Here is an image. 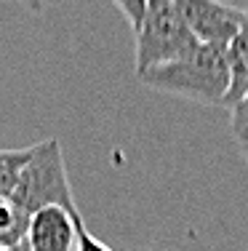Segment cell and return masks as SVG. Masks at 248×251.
I'll use <instances>...</instances> for the list:
<instances>
[{
	"instance_id": "6da1fadb",
	"label": "cell",
	"mask_w": 248,
	"mask_h": 251,
	"mask_svg": "<svg viewBox=\"0 0 248 251\" xmlns=\"http://www.w3.org/2000/svg\"><path fill=\"white\" fill-rule=\"evenodd\" d=\"M144 86L155 88L163 94L184 97L200 104H222L229 94V59H227V46H211V43H198L190 53L181 59L160 67L147 70L139 75Z\"/></svg>"
},
{
	"instance_id": "7a4b0ae2",
	"label": "cell",
	"mask_w": 248,
	"mask_h": 251,
	"mask_svg": "<svg viewBox=\"0 0 248 251\" xmlns=\"http://www.w3.org/2000/svg\"><path fill=\"white\" fill-rule=\"evenodd\" d=\"M11 201L27 217H32L40 208L48 206H59L64 211H69L72 217L80 214L78 206H75V195L72 187H69L67 163H64L59 139H43L29 147V160L22 169Z\"/></svg>"
},
{
	"instance_id": "3957f363",
	"label": "cell",
	"mask_w": 248,
	"mask_h": 251,
	"mask_svg": "<svg viewBox=\"0 0 248 251\" xmlns=\"http://www.w3.org/2000/svg\"><path fill=\"white\" fill-rule=\"evenodd\" d=\"M136 43V77L147 70L176 62L198 46V38L184 25L171 0H147L141 27L134 32Z\"/></svg>"
},
{
	"instance_id": "277c9868",
	"label": "cell",
	"mask_w": 248,
	"mask_h": 251,
	"mask_svg": "<svg viewBox=\"0 0 248 251\" xmlns=\"http://www.w3.org/2000/svg\"><path fill=\"white\" fill-rule=\"evenodd\" d=\"M171 3L176 5L198 43L229 46L246 19V8H235L224 0H171Z\"/></svg>"
},
{
	"instance_id": "5b68a950",
	"label": "cell",
	"mask_w": 248,
	"mask_h": 251,
	"mask_svg": "<svg viewBox=\"0 0 248 251\" xmlns=\"http://www.w3.org/2000/svg\"><path fill=\"white\" fill-rule=\"evenodd\" d=\"M80 214L72 217L59 206L40 208L29 217L24 243L29 251H75L78 249V222Z\"/></svg>"
},
{
	"instance_id": "8992f818",
	"label": "cell",
	"mask_w": 248,
	"mask_h": 251,
	"mask_svg": "<svg viewBox=\"0 0 248 251\" xmlns=\"http://www.w3.org/2000/svg\"><path fill=\"white\" fill-rule=\"evenodd\" d=\"M227 59H229V73H232V83H229V94L224 99V107H232L243 94L248 91V8L240 32L235 35V40L227 46Z\"/></svg>"
},
{
	"instance_id": "52a82bcc",
	"label": "cell",
	"mask_w": 248,
	"mask_h": 251,
	"mask_svg": "<svg viewBox=\"0 0 248 251\" xmlns=\"http://www.w3.org/2000/svg\"><path fill=\"white\" fill-rule=\"evenodd\" d=\"M29 217L11 198H0V249L24 243Z\"/></svg>"
},
{
	"instance_id": "ba28073f",
	"label": "cell",
	"mask_w": 248,
	"mask_h": 251,
	"mask_svg": "<svg viewBox=\"0 0 248 251\" xmlns=\"http://www.w3.org/2000/svg\"><path fill=\"white\" fill-rule=\"evenodd\" d=\"M29 160V147L24 150H0V198H11L19 182L22 169Z\"/></svg>"
},
{
	"instance_id": "9c48e42d",
	"label": "cell",
	"mask_w": 248,
	"mask_h": 251,
	"mask_svg": "<svg viewBox=\"0 0 248 251\" xmlns=\"http://www.w3.org/2000/svg\"><path fill=\"white\" fill-rule=\"evenodd\" d=\"M229 126L240 145H248V91L229 107Z\"/></svg>"
},
{
	"instance_id": "30bf717a",
	"label": "cell",
	"mask_w": 248,
	"mask_h": 251,
	"mask_svg": "<svg viewBox=\"0 0 248 251\" xmlns=\"http://www.w3.org/2000/svg\"><path fill=\"white\" fill-rule=\"evenodd\" d=\"M112 3L120 8V14L126 16L128 25H131V29L136 32V29L141 27L144 14H147V0H112Z\"/></svg>"
},
{
	"instance_id": "8fae6325",
	"label": "cell",
	"mask_w": 248,
	"mask_h": 251,
	"mask_svg": "<svg viewBox=\"0 0 248 251\" xmlns=\"http://www.w3.org/2000/svg\"><path fill=\"white\" fill-rule=\"evenodd\" d=\"M75 251H112L107 243H102L99 238H93L91 232L86 230V225H83V219L78 222V249Z\"/></svg>"
},
{
	"instance_id": "7c38bea8",
	"label": "cell",
	"mask_w": 248,
	"mask_h": 251,
	"mask_svg": "<svg viewBox=\"0 0 248 251\" xmlns=\"http://www.w3.org/2000/svg\"><path fill=\"white\" fill-rule=\"evenodd\" d=\"M14 3H22V5H27L29 11H45V8H51V5L62 3V0H14Z\"/></svg>"
},
{
	"instance_id": "4fadbf2b",
	"label": "cell",
	"mask_w": 248,
	"mask_h": 251,
	"mask_svg": "<svg viewBox=\"0 0 248 251\" xmlns=\"http://www.w3.org/2000/svg\"><path fill=\"white\" fill-rule=\"evenodd\" d=\"M3 251H29V246H27V243H16V246H8Z\"/></svg>"
},
{
	"instance_id": "5bb4252c",
	"label": "cell",
	"mask_w": 248,
	"mask_h": 251,
	"mask_svg": "<svg viewBox=\"0 0 248 251\" xmlns=\"http://www.w3.org/2000/svg\"><path fill=\"white\" fill-rule=\"evenodd\" d=\"M246 160H248V145H246Z\"/></svg>"
},
{
	"instance_id": "9a60e30c",
	"label": "cell",
	"mask_w": 248,
	"mask_h": 251,
	"mask_svg": "<svg viewBox=\"0 0 248 251\" xmlns=\"http://www.w3.org/2000/svg\"><path fill=\"white\" fill-rule=\"evenodd\" d=\"M0 251H3V249H0Z\"/></svg>"
}]
</instances>
